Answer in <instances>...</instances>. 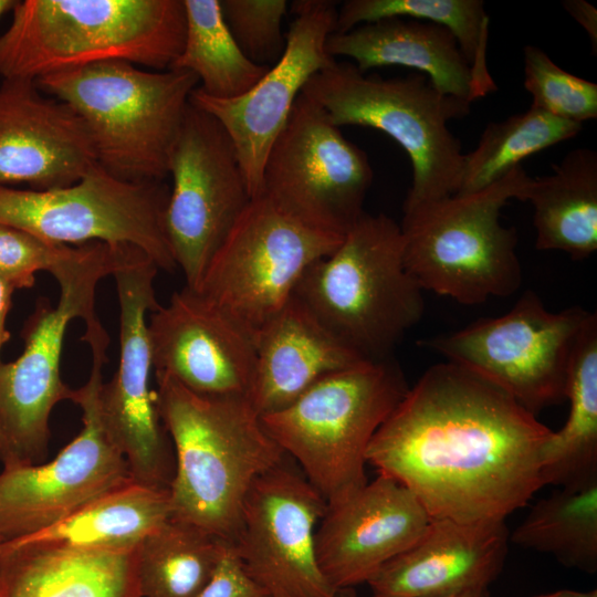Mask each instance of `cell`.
<instances>
[{
	"label": "cell",
	"instance_id": "obj_2",
	"mask_svg": "<svg viewBox=\"0 0 597 597\" xmlns=\"http://www.w3.org/2000/svg\"><path fill=\"white\" fill-rule=\"evenodd\" d=\"M155 377L175 453L171 517L232 543L251 485L286 454L247 396L198 394L166 374Z\"/></svg>",
	"mask_w": 597,
	"mask_h": 597
},
{
	"label": "cell",
	"instance_id": "obj_5",
	"mask_svg": "<svg viewBox=\"0 0 597 597\" xmlns=\"http://www.w3.org/2000/svg\"><path fill=\"white\" fill-rule=\"evenodd\" d=\"M293 295L365 360L390 358L425 312L422 290L405 268L400 226L384 213L364 212Z\"/></svg>",
	"mask_w": 597,
	"mask_h": 597
},
{
	"label": "cell",
	"instance_id": "obj_31",
	"mask_svg": "<svg viewBox=\"0 0 597 597\" xmlns=\"http://www.w3.org/2000/svg\"><path fill=\"white\" fill-rule=\"evenodd\" d=\"M521 548L553 555L566 567L597 572V483L558 488L538 500L510 535Z\"/></svg>",
	"mask_w": 597,
	"mask_h": 597
},
{
	"label": "cell",
	"instance_id": "obj_10",
	"mask_svg": "<svg viewBox=\"0 0 597 597\" xmlns=\"http://www.w3.org/2000/svg\"><path fill=\"white\" fill-rule=\"evenodd\" d=\"M590 314L579 306L551 312L527 290L505 314L423 344L536 416L566 400L573 350Z\"/></svg>",
	"mask_w": 597,
	"mask_h": 597
},
{
	"label": "cell",
	"instance_id": "obj_39",
	"mask_svg": "<svg viewBox=\"0 0 597 597\" xmlns=\"http://www.w3.org/2000/svg\"><path fill=\"white\" fill-rule=\"evenodd\" d=\"M15 290L0 276V362L1 352L10 339V332L7 328V317L11 308L12 295Z\"/></svg>",
	"mask_w": 597,
	"mask_h": 597
},
{
	"label": "cell",
	"instance_id": "obj_32",
	"mask_svg": "<svg viewBox=\"0 0 597 597\" xmlns=\"http://www.w3.org/2000/svg\"><path fill=\"white\" fill-rule=\"evenodd\" d=\"M583 124L531 107L501 122H490L476 147L464 154L457 193L481 190L502 179L525 158L575 137Z\"/></svg>",
	"mask_w": 597,
	"mask_h": 597
},
{
	"label": "cell",
	"instance_id": "obj_16",
	"mask_svg": "<svg viewBox=\"0 0 597 597\" xmlns=\"http://www.w3.org/2000/svg\"><path fill=\"white\" fill-rule=\"evenodd\" d=\"M168 175L172 186L165 231L186 285L196 289L252 197L230 136L212 115L190 102Z\"/></svg>",
	"mask_w": 597,
	"mask_h": 597
},
{
	"label": "cell",
	"instance_id": "obj_44",
	"mask_svg": "<svg viewBox=\"0 0 597 597\" xmlns=\"http://www.w3.org/2000/svg\"><path fill=\"white\" fill-rule=\"evenodd\" d=\"M0 544H1V537H0Z\"/></svg>",
	"mask_w": 597,
	"mask_h": 597
},
{
	"label": "cell",
	"instance_id": "obj_35",
	"mask_svg": "<svg viewBox=\"0 0 597 597\" xmlns=\"http://www.w3.org/2000/svg\"><path fill=\"white\" fill-rule=\"evenodd\" d=\"M222 18L243 54L260 65L275 64L285 49V0H219Z\"/></svg>",
	"mask_w": 597,
	"mask_h": 597
},
{
	"label": "cell",
	"instance_id": "obj_25",
	"mask_svg": "<svg viewBox=\"0 0 597 597\" xmlns=\"http://www.w3.org/2000/svg\"><path fill=\"white\" fill-rule=\"evenodd\" d=\"M137 548L0 545V597H142Z\"/></svg>",
	"mask_w": 597,
	"mask_h": 597
},
{
	"label": "cell",
	"instance_id": "obj_8",
	"mask_svg": "<svg viewBox=\"0 0 597 597\" xmlns=\"http://www.w3.org/2000/svg\"><path fill=\"white\" fill-rule=\"evenodd\" d=\"M409 387L391 358L363 360L324 376L290 405L261 419L329 502L368 482V446Z\"/></svg>",
	"mask_w": 597,
	"mask_h": 597
},
{
	"label": "cell",
	"instance_id": "obj_15",
	"mask_svg": "<svg viewBox=\"0 0 597 597\" xmlns=\"http://www.w3.org/2000/svg\"><path fill=\"white\" fill-rule=\"evenodd\" d=\"M339 128L301 93L268 154L261 195L307 227L344 237L365 212L374 171Z\"/></svg>",
	"mask_w": 597,
	"mask_h": 597
},
{
	"label": "cell",
	"instance_id": "obj_41",
	"mask_svg": "<svg viewBox=\"0 0 597 597\" xmlns=\"http://www.w3.org/2000/svg\"><path fill=\"white\" fill-rule=\"evenodd\" d=\"M373 597H383L378 595H373ZM449 597H491L489 588H478V589H471L465 590Z\"/></svg>",
	"mask_w": 597,
	"mask_h": 597
},
{
	"label": "cell",
	"instance_id": "obj_12",
	"mask_svg": "<svg viewBox=\"0 0 597 597\" xmlns=\"http://www.w3.org/2000/svg\"><path fill=\"white\" fill-rule=\"evenodd\" d=\"M158 270L139 247L116 244L112 275L119 305V360L113 378L100 387L98 410L133 480L169 490L175 453L150 385L154 370L147 328V315L159 306L154 285Z\"/></svg>",
	"mask_w": 597,
	"mask_h": 597
},
{
	"label": "cell",
	"instance_id": "obj_26",
	"mask_svg": "<svg viewBox=\"0 0 597 597\" xmlns=\"http://www.w3.org/2000/svg\"><path fill=\"white\" fill-rule=\"evenodd\" d=\"M552 167L523 198L534 208L535 247L586 259L597 250V153L577 148Z\"/></svg>",
	"mask_w": 597,
	"mask_h": 597
},
{
	"label": "cell",
	"instance_id": "obj_42",
	"mask_svg": "<svg viewBox=\"0 0 597 597\" xmlns=\"http://www.w3.org/2000/svg\"><path fill=\"white\" fill-rule=\"evenodd\" d=\"M19 0H0V18L13 10Z\"/></svg>",
	"mask_w": 597,
	"mask_h": 597
},
{
	"label": "cell",
	"instance_id": "obj_19",
	"mask_svg": "<svg viewBox=\"0 0 597 597\" xmlns=\"http://www.w3.org/2000/svg\"><path fill=\"white\" fill-rule=\"evenodd\" d=\"M430 520L411 491L377 474L362 488L326 502L314 536L320 568L336 588L367 584L421 536Z\"/></svg>",
	"mask_w": 597,
	"mask_h": 597
},
{
	"label": "cell",
	"instance_id": "obj_28",
	"mask_svg": "<svg viewBox=\"0 0 597 597\" xmlns=\"http://www.w3.org/2000/svg\"><path fill=\"white\" fill-rule=\"evenodd\" d=\"M565 425L543 453V485L583 488L597 483V315L591 313L575 344L568 373Z\"/></svg>",
	"mask_w": 597,
	"mask_h": 597
},
{
	"label": "cell",
	"instance_id": "obj_40",
	"mask_svg": "<svg viewBox=\"0 0 597 597\" xmlns=\"http://www.w3.org/2000/svg\"><path fill=\"white\" fill-rule=\"evenodd\" d=\"M591 590L579 591L573 589H559L547 594L537 595L534 597H590Z\"/></svg>",
	"mask_w": 597,
	"mask_h": 597
},
{
	"label": "cell",
	"instance_id": "obj_43",
	"mask_svg": "<svg viewBox=\"0 0 597 597\" xmlns=\"http://www.w3.org/2000/svg\"><path fill=\"white\" fill-rule=\"evenodd\" d=\"M590 597H597V590L596 589H591V595Z\"/></svg>",
	"mask_w": 597,
	"mask_h": 597
},
{
	"label": "cell",
	"instance_id": "obj_17",
	"mask_svg": "<svg viewBox=\"0 0 597 597\" xmlns=\"http://www.w3.org/2000/svg\"><path fill=\"white\" fill-rule=\"evenodd\" d=\"M326 501L287 455L251 485L232 548L268 597H355L320 568L315 528Z\"/></svg>",
	"mask_w": 597,
	"mask_h": 597
},
{
	"label": "cell",
	"instance_id": "obj_7",
	"mask_svg": "<svg viewBox=\"0 0 597 597\" xmlns=\"http://www.w3.org/2000/svg\"><path fill=\"white\" fill-rule=\"evenodd\" d=\"M302 94L335 126L374 128L405 149L412 166V182L402 209L458 192L464 154L448 124L467 116L471 103L440 92L419 72L383 78L336 60L315 73Z\"/></svg>",
	"mask_w": 597,
	"mask_h": 597
},
{
	"label": "cell",
	"instance_id": "obj_3",
	"mask_svg": "<svg viewBox=\"0 0 597 597\" xmlns=\"http://www.w3.org/2000/svg\"><path fill=\"white\" fill-rule=\"evenodd\" d=\"M0 35L3 80L105 61L169 70L186 35L184 0H24Z\"/></svg>",
	"mask_w": 597,
	"mask_h": 597
},
{
	"label": "cell",
	"instance_id": "obj_6",
	"mask_svg": "<svg viewBox=\"0 0 597 597\" xmlns=\"http://www.w3.org/2000/svg\"><path fill=\"white\" fill-rule=\"evenodd\" d=\"M531 178L520 165L481 190L402 209L404 263L422 291L465 305L517 292V233L500 213L510 199L523 201Z\"/></svg>",
	"mask_w": 597,
	"mask_h": 597
},
{
	"label": "cell",
	"instance_id": "obj_29",
	"mask_svg": "<svg viewBox=\"0 0 597 597\" xmlns=\"http://www.w3.org/2000/svg\"><path fill=\"white\" fill-rule=\"evenodd\" d=\"M229 544L170 516L138 545L142 597H199Z\"/></svg>",
	"mask_w": 597,
	"mask_h": 597
},
{
	"label": "cell",
	"instance_id": "obj_9",
	"mask_svg": "<svg viewBox=\"0 0 597 597\" xmlns=\"http://www.w3.org/2000/svg\"><path fill=\"white\" fill-rule=\"evenodd\" d=\"M116 243L71 245L50 271L60 286L56 305L38 300L21 331L24 348L0 362V462L3 469L34 465L46 455L50 416L56 404L72 400L74 389L61 376V356L70 322L97 316L98 282L112 275Z\"/></svg>",
	"mask_w": 597,
	"mask_h": 597
},
{
	"label": "cell",
	"instance_id": "obj_33",
	"mask_svg": "<svg viewBox=\"0 0 597 597\" xmlns=\"http://www.w3.org/2000/svg\"><path fill=\"white\" fill-rule=\"evenodd\" d=\"M386 18H409L447 28L480 81L490 90L494 83L486 70L489 15L481 0H348L337 9L335 31Z\"/></svg>",
	"mask_w": 597,
	"mask_h": 597
},
{
	"label": "cell",
	"instance_id": "obj_38",
	"mask_svg": "<svg viewBox=\"0 0 597 597\" xmlns=\"http://www.w3.org/2000/svg\"><path fill=\"white\" fill-rule=\"evenodd\" d=\"M565 11L587 32L594 53L597 50V10L586 0H565Z\"/></svg>",
	"mask_w": 597,
	"mask_h": 597
},
{
	"label": "cell",
	"instance_id": "obj_23",
	"mask_svg": "<svg viewBox=\"0 0 597 597\" xmlns=\"http://www.w3.org/2000/svg\"><path fill=\"white\" fill-rule=\"evenodd\" d=\"M247 398L260 416L277 411L313 384L363 359L294 295L256 334Z\"/></svg>",
	"mask_w": 597,
	"mask_h": 597
},
{
	"label": "cell",
	"instance_id": "obj_1",
	"mask_svg": "<svg viewBox=\"0 0 597 597\" xmlns=\"http://www.w3.org/2000/svg\"><path fill=\"white\" fill-rule=\"evenodd\" d=\"M552 432L507 394L446 360L409 387L366 459L411 491L431 519L505 521L544 486Z\"/></svg>",
	"mask_w": 597,
	"mask_h": 597
},
{
	"label": "cell",
	"instance_id": "obj_24",
	"mask_svg": "<svg viewBox=\"0 0 597 597\" xmlns=\"http://www.w3.org/2000/svg\"><path fill=\"white\" fill-rule=\"evenodd\" d=\"M326 51L354 60L360 72L373 67L406 66L425 74L442 93L472 103L488 88L462 53L455 36L433 22L386 18L332 33Z\"/></svg>",
	"mask_w": 597,
	"mask_h": 597
},
{
	"label": "cell",
	"instance_id": "obj_30",
	"mask_svg": "<svg viewBox=\"0 0 597 597\" xmlns=\"http://www.w3.org/2000/svg\"><path fill=\"white\" fill-rule=\"evenodd\" d=\"M186 35L170 69L193 73L205 94L219 100L250 91L270 66L255 64L240 50L222 18L219 0H184Z\"/></svg>",
	"mask_w": 597,
	"mask_h": 597
},
{
	"label": "cell",
	"instance_id": "obj_20",
	"mask_svg": "<svg viewBox=\"0 0 597 597\" xmlns=\"http://www.w3.org/2000/svg\"><path fill=\"white\" fill-rule=\"evenodd\" d=\"M154 374L205 395L247 396L255 366L252 336L196 290L185 285L149 312Z\"/></svg>",
	"mask_w": 597,
	"mask_h": 597
},
{
	"label": "cell",
	"instance_id": "obj_21",
	"mask_svg": "<svg viewBox=\"0 0 597 597\" xmlns=\"http://www.w3.org/2000/svg\"><path fill=\"white\" fill-rule=\"evenodd\" d=\"M97 166L91 133L66 103L34 81L0 85V185L45 190L75 184Z\"/></svg>",
	"mask_w": 597,
	"mask_h": 597
},
{
	"label": "cell",
	"instance_id": "obj_37",
	"mask_svg": "<svg viewBox=\"0 0 597 597\" xmlns=\"http://www.w3.org/2000/svg\"><path fill=\"white\" fill-rule=\"evenodd\" d=\"M199 597H268L245 573L230 543Z\"/></svg>",
	"mask_w": 597,
	"mask_h": 597
},
{
	"label": "cell",
	"instance_id": "obj_13",
	"mask_svg": "<svg viewBox=\"0 0 597 597\" xmlns=\"http://www.w3.org/2000/svg\"><path fill=\"white\" fill-rule=\"evenodd\" d=\"M343 238L307 227L260 195L250 200L193 290L255 339L305 271Z\"/></svg>",
	"mask_w": 597,
	"mask_h": 597
},
{
	"label": "cell",
	"instance_id": "obj_22",
	"mask_svg": "<svg viewBox=\"0 0 597 597\" xmlns=\"http://www.w3.org/2000/svg\"><path fill=\"white\" fill-rule=\"evenodd\" d=\"M509 542L505 521L431 519L421 536L367 584L383 597H449L489 588L504 567Z\"/></svg>",
	"mask_w": 597,
	"mask_h": 597
},
{
	"label": "cell",
	"instance_id": "obj_36",
	"mask_svg": "<svg viewBox=\"0 0 597 597\" xmlns=\"http://www.w3.org/2000/svg\"><path fill=\"white\" fill-rule=\"evenodd\" d=\"M70 248L0 223V276L14 290L31 289L35 274L39 271L50 272Z\"/></svg>",
	"mask_w": 597,
	"mask_h": 597
},
{
	"label": "cell",
	"instance_id": "obj_18",
	"mask_svg": "<svg viewBox=\"0 0 597 597\" xmlns=\"http://www.w3.org/2000/svg\"><path fill=\"white\" fill-rule=\"evenodd\" d=\"M337 9L329 0L294 1L284 52L250 91L231 100L210 97L199 87L190 95V103L212 115L230 136L252 198L262 193L268 154L304 85L336 60L326 41L335 31Z\"/></svg>",
	"mask_w": 597,
	"mask_h": 597
},
{
	"label": "cell",
	"instance_id": "obj_27",
	"mask_svg": "<svg viewBox=\"0 0 597 597\" xmlns=\"http://www.w3.org/2000/svg\"><path fill=\"white\" fill-rule=\"evenodd\" d=\"M171 516L168 489L132 481L32 535L10 542L72 549H126Z\"/></svg>",
	"mask_w": 597,
	"mask_h": 597
},
{
	"label": "cell",
	"instance_id": "obj_11",
	"mask_svg": "<svg viewBox=\"0 0 597 597\" xmlns=\"http://www.w3.org/2000/svg\"><path fill=\"white\" fill-rule=\"evenodd\" d=\"M98 321L85 325L82 336L91 348L92 366L86 384L74 389L72 397L82 410L80 433L52 461L2 469L0 473L1 544L46 528L134 481L125 458L108 438L98 410L109 344Z\"/></svg>",
	"mask_w": 597,
	"mask_h": 597
},
{
	"label": "cell",
	"instance_id": "obj_14",
	"mask_svg": "<svg viewBox=\"0 0 597 597\" xmlns=\"http://www.w3.org/2000/svg\"><path fill=\"white\" fill-rule=\"evenodd\" d=\"M169 187L127 182L98 165L75 184L38 190L0 185V223L65 245L92 241L130 243L159 269H177L166 231Z\"/></svg>",
	"mask_w": 597,
	"mask_h": 597
},
{
	"label": "cell",
	"instance_id": "obj_34",
	"mask_svg": "<svg viewBox=\"0 0 597 597\" xmlns=\"http://www.w3.org/2000/svg\"><path fill=\"white\" fill-rule=\"evenodd\" d=\"M524 87L532 106L583 124L597 117V84L561 69L538 46L523 49Z\"/></svg>",
	"mask_w": 597,
	"mask_h": 597
},
{
	"label": "cell",
	"instance_id": "obj_4",
	"mask_svg": "<svg viewBox=\"0 0 597 597\" xmlns=\"http://www.w3.org/2000/svg\"><path fill=\"white\" fill-rule=\"evenodd\" d=\"M35 83L84 119L101 168L123 181L146 182L168 176L170 153L199 81L185 70L149 71L105 61Z\"/></svg>",
	"mask_w": 597,
	"mask_h": 597
}]
</instances>
